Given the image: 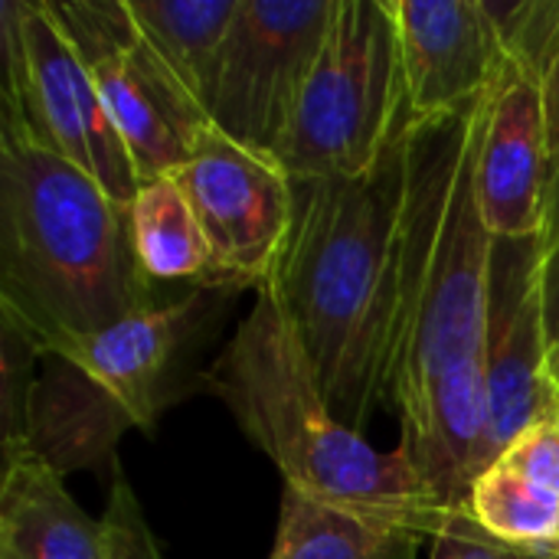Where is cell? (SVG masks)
I'll list each match as a JSON object with an SVG mask.
<instances>
[{
	"mask_svg": "<svg viewBox=\"0 0 559 559\" xmlns=\"http://www.w3.org/2000/svg\"><path fill=\"white\" fill-rule=\"evenodd\" d=\"M134 23L180 85L210 108L242 0H124ZM210 118V115H206Z\"/></svg>",
	"mask_w": 559,
	"mask_h": 559,
	"instance_id": "obj_16",
	"label": "cell"
},
{
	"mask_svg": "<svg viewBox=\"0 0 559 559\" xmlns=\"http://www.w3.org/2000/svg\"><path fill=\"white\" fill-rule=\"evenodd\" d=\"M403 147L406 131L364 177L295 180L292 236L269 278L334 416L360 436L386 409Z\"/></svg>",
	"mask_w": 559,
	"mask_h": 559,
	"instance_id": "obj_2",
	"label": "cell"
},
{
	"mask_svg": "<svg viewBox=\"0 0 559 559\" xmlns=\"http://www.w3.org/2000/svg\"><path fill=\"white\" fill-rule=\"evenodd\" d=\"M488 445L485 472L531 426L559 416L547 334L544 239H495L485 324Z\"/></svg>",
	"mask_w": 559,
	"mask_h": 559,
	"instance_id": "obj_10",
	"label": "cell"
},
{
	"mask_svg": "<svg viewBox=\"0 0 559 559\" xmlns=\"http://www.w3.org/2000/svg\"><path fill=\"white\" fill-rule=\"evenodd\" d=\"M488 95L455 115L409 121L396 239L386 413L400 449L442 511H465L485 472V324L495 236L478 200Z\"/></svg>",
	"mask_w": 559,
	"mask_h": 559,
	"instance_id": "obj_1",
	"label": "cell"
},
{
	"mask_svg": "<svg viewBox=\"0 0 559 559\" xmlns=\"http://www.w3.org/2000/svg\"><path fill=\"white\" fill-rule=\"evenodd\" d=\"M174 177L210 242L213 285L259 292L275 275L292 236L295 180L275 157L239 147L216 128Z\"/></svg>",
	"mask_w": 559,
	"mask_h": 559,
	"instance_id": "obj_9",
	"label": "cell"
},
{
	"mask_svg": "<svg viewBox=\"0 0 559 559\" xmlns=\"http://www.w3.org/2000/svg\"><path fill=\"white\" fill-rule=\"evenodd\" d=\"M39 350L33 341L0 314V373H3V455L23 452L29 445L33 429V406H36V380L33 360Z\"/></svg>",
	"mask_w": 559,
	"mask_h": 559,
	"instance_id": "obj_19",
	"label": "cell"
},
{
	"mask_svg": "<svg viewBox=\"0 0 559 559\" xmlns=\"http://www.w3.org/2000/svg\"><path fill=\"white\" fill-rule=\"evenodd\" d=\"M206 390L226 403L285 488L419 527L429 540L449 521L403 449L380 452L334 416L272 282L255 292L252 311L213 360Z\"/></svg>",
	"mask_w": 559,
	"mask_h": 559,
	"instance_id": "obj_4",
	"label": "cell"
},
{
	"mask_svg": "<svg viewBox=\"0 0 559 559\" xmlns=\"http://www.w3.org/2000/svg\"><path fill=\"white\" fill-rule=\"evenodd\" d=\"M419 544H429L419 527L285 488L269 559H416Z\"/></svg>",
	"mask_w": 559,
	"mask_h": 559,
	"instance_id": "obj_15",
	"label": "cell"
},
{
	"mask_svg": "<svg viewBox=\"0 0 559 559\" xmlns=\"http://www.w3.org/2000/svg\"><path fill=\"white\" fill-rule=\"evenodd\" d=\"M88 69L144 180L177 174L213 128L200 102L147 43L124 0H46Z\"/></svg>",
	"mask_w": 559,
	"mask_h": 559,
	"instance_id": "obj_7",
	"label": "cell"
},
{
	"mask_svg": "<svg viewBox=\"0 0 559 559\" xmlns=\"http://www.w3.org/2000/svg\"><path fill=\"white\" fill-rule=\"evenodd\" d=\"M219 285H197L177 301H157L92 337L72 341L52 360L69 364L124 426L151 432L164 406L177 396L174 380L206 321L219 314Z\"/></svg>",
	"mask_w": 559,
	"mask_h": 559,
	"instance_id": "obj_11",
	"label": "cell"
},
{
	"mask_svg": "<svg viewBox=\"0 0 559 559\" xmlns=\"http://www.w3.org/2000/svg\"><path fill=\"white\" fill-rule=\"evenodd\" d=\"M465 511L485 534L527 554L550 550L559 537V495L537 488L501 462L475 478Z\"/></svg>",
	"mask_w": 559,
	"mask_h": 559,
	"instance_id": "obj_18",
	"label": "cell"
},
{
	"mask_svg": "<svg viewBox=\"0 0 559 559\" xmlns=\"http://www.w3.org/2000/svg\"><path fill=\"white\" fill-rule=\"evenodd\" d=\"M0 559H3V557H0Z\"/></svg>",
	"mask_w": 559,
	"mask_h": 559,
	"instance_id": "obj_28",
	"label": "cell"
},
{
	"mask_svg": "<svg viewBox=\"0 0 559 559\" xmlns=\"http://www.w3.org/2000/svg\"><path fill=\"white\" fill-rule=\"evenodd\" d=\"M409 115L445 118L478 105L504 62L485 0H393Z\"/></svg>",
	"mask_w": 559,
	"mask_h": 559,
	"instance_id": "obj_13",
	"label": "cell"
},
{
	"mask_svg": "<svg viewBox=\"0 0 559 559\" xmlns=\"http://www.w3.org/2000/svg\"><path fill=\"white\" fill-rule=\"evenodd\" d=\"M550 174L554 157L537 69L504 52L488 92V118L478 151V200L495 239L544 236Z\"/></svg>",
	"mask_w": 559,
	"mask_h": 559,
	"instance_id": "obj_12",
	"label": "cell"
},
{
	"mask_svg": "<svg viewBox=\"0 0 559 559\" xmlns=\"http://www.w3.org/2000/svg\"><path fill=\"white\" fill-rule=\"evenodd\" d=\"M544 301H547V334L554 370L559 360V164L554 160L550 193H547V219H544Z\"/></svg>",
	"mask_w": 559,
	"mask_h": 559,
	"instance_id": "obj_23",
	"label": "cell"
},
{
	"mask_svg": "<svg viewBox=\"0 0 559 559\" xmlns=\"http://www.w3.org/2000/svg\"><path fill=\"white\" fill-rule=\"evenodd\" d=\"M527 550L508 547L485 534L468 511H449L442 531L429 540V559H524Z\"/></svg>",
	"mask_w": 559,
	"mask_h": 559,
	"instance_id": "obj_22",
	"label": "cell"
},
{
	"mask_svg": "<svg viewBox=\"0 0 559 559\" xmlns=\"http://www.w3.org/2000/svg\"><path fill=\"white\" fill-rule=\"evenodd\" d=\"M154 305L131 213L23 124L0 121V314L56 357Z\"/></svg>",
	"mask_w": 559,
	"mask_h": 559,
	"instance_id": "obj_3",
	"label": "cell"
},
{
	"mask_svg": "<svg viewBox=\"0 0 559 559\" xmlns=\"http://www.w3.org/2000/svg\"><path fill=\"white\" fill-rule=\"evenodd\" d=\"M540 79V98H544V121H547V144L550 157L559 164V23L544 46V52L534 62Z\"/></svg>",
	"mask_w": 559,
	"mask_h": 559,
	"instance_id": "obj_24",
	"label": "cell"
},
{
	"mask_svg": "<svg viewBox=\"0 0 559 559\" xmlns=\"http://www.w3.org/2000/svg\"><path fill=\"white\" fill-rule=\"evenodd\" d=\"M128 213H131L138 262L154 285L157 282L213 285L210 242L174 174L144 180Z\"/></svg>",
	"mask_w": 559,
	"mask_h": 559,
	"instance_id": "obj_17",
	"label": "cell"
},
{
	"mask_svg": "<svg viewBox=\"0 0 559 559\" xmlns=\"http://www.w3.org/2000/svg\"><path fill=\"white\" fill-rule=\"evenodd\" d=\"M524 559H559V557H554V554H544V550H534V554H527Z\"/></svg>",
	"mask_w": 559,
	"mask_h": 559,
	"instance_id": "obj_25",
	"label": "cell"
},
{
	"mask_svg": "<svg viewBox=\"0 0 559 559\" xmlns=\"http://www.w3.org/2000/svg\"><path fill=\"white\" fill-rule=\"evenodd\" d=\"M331 16L334 0H242L206 108L210 124L239 147L278 157Z\"/></svg>",
	"mask_w": 559,
	"mask_h": 559,
	"instance_id": "obj_8",
	"label": "cell"
},
{
	"mask_svg": "<svg viewBox=\"0 0 559 559\" xmlns=\"http://www.w3.org/2000/svg\"><path fill=\"white\" fill-rule=\"evenodd\" d=\"M0 557L108 559L102 521H92L66 491L62 475L29 449L3 455Z\"/></svg>",
	"mask_w": 559,
	"mask_h": 559,
	"instance_id": "obj_14",
	"label": "cell"
},
{
	"mask_svg": "<svg viewBox=\"0 0 559 559\" xmlns=\"http://www.w3.org/2000/svg\"><path fill=\"white\" fill-rule=\"evenodd\" d=\"M498 462L537 488L559 495V416L521 432Z\"/></svg>",
	"mask_w": 559,
	"mask_h": 559,
	"instance_id": "obj_21",
	"label": "cell"
},
{
	"mask_svg": "<svg viewBox=\"0 0 559 559\" xmlns=\"http://www.w3.org/2000/svg\"><path fill=\"white\" fill-rule=\"evenodd\" d=\"M102 527H105L108 559H164L157 537L138 504V495H134L131 481L121 475V468H115Z\"/></svg>",
	"mask_w": 559,
	"mask_h": 559,
	"instance_id": "obj_20",
	"label": "cell"
},
{
	"mask_svg": "<svg viewBox=\"0 0 559 559\" xmlns=\"http://www.w3.org/2000/svg\"><path fill=\"white\" fill-rule=\"evenodd\" d=\"M3 115L131 210L141 174L46 0H0Z\"/></svg>",
	"mask_w": 559,
	"mask_h": 559,
	"instance_id": "obj_6",
	"label": "cell"
},
{
	"mask_svg": "<svg viewBox=\"0 0 559 559\" xmlns=\"http://www.w3.org/2000/svg\"><path fill=\"white\" fill-rule=\"evenodd\" d=\"M409 115L393 0H334V16L278 147L292 180L364 177Z\"/></svg>",
	"mask_w": 559,
	"mask_h": 559,
	"instance_id": "obj_5",
	"label": "cell"
},
{
	"mask_svg": "<svg viewBox=\"0 0 559 559\" xmlns=\"http://www.w3.org/2000/svg\"><path fill=\"white\" fill-rule=\"evenodd\" d=\"M554 377H557V390H559V360H557V370H554Z\"/></svg>",
	"mask_w": 559,
	"mask_h": 559,
	"instance_id": "obj_27",
	"label": "cell"
},
{
	"mask_svg": "<svg viewBox=\"0 0 559 559\" xmlns=\"http://www.w3.org/2000/svg\"><path fill=\"white\" fill-rule=\"evenodd\" d=\"M544 554H554V557H559V537H557V544H554L550 550H544Z\"/></svg>",
	"mask_w": 559,
	"mask_h": 559,
	"instance_id": "obj_26",
	"label": "cell"
}]
</instances>
